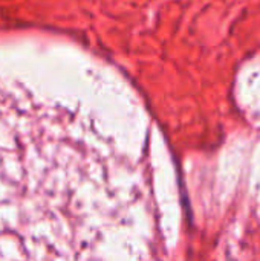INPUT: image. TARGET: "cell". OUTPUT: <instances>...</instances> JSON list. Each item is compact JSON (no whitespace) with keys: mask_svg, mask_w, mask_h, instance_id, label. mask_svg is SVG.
<instances>
[{"mask_svg":"<svg viewBox=\"0 0 260 261\" xmlns=\"http://www.w3.org/2000/svg\"><path fill=\"white\" fill-rule=\"evenodd\" d=\"M0 261H158L143 104L77 46L0 44Z\"/></svg>","mask_w":260,"mask_h":261,"instance_id":"1","label":"cell"}]
</instances>
